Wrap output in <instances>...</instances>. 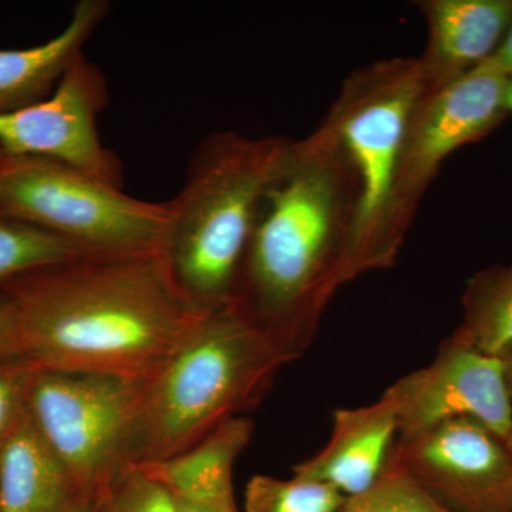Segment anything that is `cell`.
<instances>
[{
    "label": "cell",
    "mask_w": 512,
    "mask_h": 512,
    "mask_svg": "<svg viewBox=\"0 0 512 512\" xmlns=\"http://www.w3.org/2000/svg\"><path fill=\"white\" fill-rule=\"evenodd\" d=\"M12 305L9 353L39 370L147 382L211 309L192 305L164 254L79 256L0 284Z\"/></svg>",
    "instance_id": "6da1fadb"
},
{
    "label": "cell",
    "mask_w": 512,
    "mask_h": 512,
    "mask_svg": "<svg viewBox=\"0 0 512 512\" xmlns=\"http://www.w3.org/2000/svg\"><path fill=\"white\" fill-rule=\"evenodd\" d=\"M357 204L355 171L323 123L292 140L259 204L234 302L299 355L335 293L352 282Z\"/></svg>",
    "instance_id": "7a4b0ae2"
},
{
    "label": "cell",
    "mask_w": 512,
    "mask_h": 512,
    "mask_svg": "<svg viewBox=\"0 0 512 512\" xmlns=\"http://www.w3.org/2000/svg\"><path fill=\"white\" fill-rule=\"evenodd\" d=\"M299 355L235 302L211 309L183 348L144 383L133 464L177 456L261 402Z\"/></svg>",
    "instance_id": "3957f363"
},
{
    "label": "cell",
    "mask_w": 512,
    "mask_h": 512,
    "mask_svg": "<svg viewBox=\"0 0 512 512\" xmlns=\"http://www.w3.org/2000/svg\"><path fill=\"white\" fill-rule=\"evenodd\" d=\"M291 144V138L218 131L194 151L183 188L170 201L164 256L197 308L234 302L259 204Z\"/></svg>",
    "instance_id": "277c9868"
},
{
    "label": "cell",
    "mask_w": 512,
    "mask_h": 512,
    "mask_svg": "<svg viewBox=\"0 0 512 512\" xmlns=\"http://www.w3.org/2000/svg\"><path fill=\"white\" fill-rule=\"evenodd\" d=\"M430 87L419 57L377 60L350 74L323 120L348 156L359 185L350 281L396 264L387 245L394 178L413 111Z\"/></svg>",
    "instance_id": "5b68a950"
},
{
    "label": "cell",
    "mask_w": 512,
    "mask_h": 512,
    "mask_svg": "<svg viewBox=\"0 0 512 512\" xmlns=\"http://www.w3.org/2000/svg\"><path fill=\"white\" fill-rule=\"evenodd\" d=\"M0 214L50 232L94 256L164 254L170 201L121 188L39 157L0 160Z\"/></svg>",
    "instance_id": "8992f818"
},
{
    "label": "cell",
    "mask_w": 512,
    "mask_h": 512,
    "mask_svg": "<svg viewBox=\"0 0 512 512\" xmlns=\"http://www.w3.org/2000/svg\"><path fill=\"white\" fill-rule=\"evenodd\" d=\"M144 383L103 373L36 370L28 410L77 493L94 497L133 464Z\"/></svg>",
    "instance_id": "52a82bcc"
},
{
    "label": "cell",
    "mask_w": 512,
    "mask_h": 512,
    "mask_svg": "<svg viewBox=\"0 0 512 512\" xmlns=\"http://www.w3.org/2000/svg\"><path fill=\"white\" fill-rule=\"evenodd\" d=\"M505 79L484 63L453 82L430 87L417 103L404 137L387 217V245L394 258L444 160L458 148L483 140L508 116Z\"/></svg>",
    "instance_id": "ba28073f"
},
{
    "label": "cell",
    "mask_w": 512,
    "mask_h": 512,
    "mask_svg": "<svg viewBox=\"0 0 512 512\" xmlns=\"http://www.w3.org/2000/svg\"><path fill=\"white\" fill-rule=\"evenodd\" d=\"M107 103L106 77L82 53L45 99L0 114V151L3 156L56 161L121 188L123 164L103 146L97 130Z\"/></svg>",
    "instance_id": "9c48e42d"
},
{
    "label": "cell",
    "mask_w": 512,
    "mask_h": 512,
    "mask_svg": "<svg viewBox=\"0 0 512 512\" xmlns=\"http://www.w3.org/2000/svg\"><path fill=\"white\" fill-rule=\"evenodd\" d=\"M396 414L397 439L456 419H473L507 441L512 410L501 357L471 348L456 336L430 365L397 380L383 394Z\"/></svg>",
    "instance_id": "30bf717a"
},
{
    "label": "cell",
    "mask_w": 512,
    "mask_h": 512,
    "mask_svg": "<svg viewBox=\"0 0 512 512\" xmlns=\"http://www.w3.org/2000/svg\"><path fill=\"white\" fill-rule=\"evenodd\" d=\"M390 458L451 512H512L507 441L473 419L396 440Z\"/></svg>",
    "instance_id": "8fae6325"
},
{
    "label": "cell",
    "mask_w": 512,
    "mask_h": 512,
    "mask_svg": "<svg viewBox=\"0 0 512 512\" xmlns=\"http://www.w3.org/2000/svg\"><path fill=\"white\" fill-rule=\"evenodd\" d=\"M427 45L419 57L431 86L487 62L512 23V0H419Z\"/></svg>",
    "instance_id": "7c38bea8"
},
{
    "label": "cell",
    "mask_w": 512,
    "mask_h": 512,
    "mask_svg": "<svg viewBox=\"0 0 512 512\" xmlns=\"http://www.w3.org/2000/svg\"><path fill=\"white\" fill-rule=\"evenodd\" d=\"M399 434L396 414L384 397L333 413L328 444L296 464L293 476L320 481L345 497L365 493L382 476Z\"/></svg>",
    "instance_id": "4fadbf2b"
},
{
    "label": "cell",
    "mask_w": 512,
    "mask_h": 512,
    "mask_svg": "<svg viewBox=\"0 0 512 512\" xmlns=\"http://www.w3.org/2000/svg\"><path fill=\"white\" fill-rule=\"evenodd\" d=\"M252 431L251 421L234 417L183 453L136 466L163 485L177 501L238 512L232 491V468L248 446Z\"/></svg>",
    "instance_id": "5bb4252c"
},
{
    "label": "cell",
    "mask_w": 512,
    "mask_h": 512,
    "mask_svg": "<svg viewBox=\"0 0 512 512\" xmlns=\"http://www.w3.org/2000/svg\"><path fill=\"white\" fill-rule=\"evenodd\" d=\"M110 8L106 0H82L59 35L28 49L0 50V114L49 96Z\"/></svg>",
    "instance_id": "9a60e30c"
},
{
    "label": "cell",
    "mask_w": 512,
    "mask_h": 512,
    "mask_svg": "<svg viewBox=\"0 0 512 512\" xmlns=\"http://www.w3.org/2000/svg\"><path fill=\"white\" fill-rule=\"evenodd\" d=\"M79 494L29 410L0 444V512H57Z\"/></svg>",
    "instance_id": "2e32d148"
},
{
    "label": "cell",
    "mask_w": 512,
    "mask_h": 512,
    "mask_svg": "<svg viewBox=\"0 0 512 512\" xmlns=\"http://www.w3.org/2000/svg\"><path fill=\"white\" fill-rule=\"evenodd\" d=\"M453 336L491 356L512 348V264L491 266L468 281L463 322Z\"/></svg>",
    "instance_id": "e0dca14e"
},
{
    "label": "cell",
    "mask_w": 512,
    "mask_h": 512,
    "mask_svg": "<svg viewBox=\"0 0 512 512\" xmlns=\"http://www.w3.org/2000/svg\"><path fill=\"white\" fill-rule=\"evenodd\" d=\"M87 255L66 239L0 214V284Z\"/></svg>",
    "instance_id": "ac0fdd59"
},
{
    "label": "cell",
    "mask_w": 512,
    "mask_h": 512,
    "mask_svg": "<svg viewBox=\"0 0 512 512\" xmlns=\"http://www.w3.org/2000/svg\"><path fill=\"white\" fill-rule=\"evenodd\" d=\"M346 497L320 481L256 476L245 490L247 512H339Z\"/></svg>",
    "instance_id": "d6986e66"
},
{
    "label": "cell",
    "mask_w": 512,
    "mask_h": 512,
    "mask_svg": "<svg viewBox=\"0 0 512 512\" xmlns=\"http://www.w3.org/2000/svg\"><path fill=\"white\" fill-rule=\"evenodd\" d=\"M339 512H451L389 456L382 476L365 493L346 497Z\"/></svg>",
    "instance_id": "ffe728a7"
},
{
    "label": "cell",
    "mask_w": 512,
    "mask_h": 512,
    "mask_svg": "<svg viewBox=\"0 0 512 512\" xmlns=\"http://www.w3.org/2000/svg\"><path fill=\"white\" fill-rule=\"evenodd\" d=\"M93 512H178V505L163 485L144 474L136 464H128L94 495Z\"/></svg>",
    "instance_id": "44dd1931"
},
{
    "label": "cell",
    "mask_w": 512,
    "mask_h": 512,
    "mask_svg": "<svg viewBox=\"0 0 512 512\" xmlns=\"http://www.w3.org/2000/svg\"><path fill=\"white\" fill-rule=\"evenodd\" d=\"M36 370L18 355H0V444L28 409L30 384Z\"/></svg>",
    "instance_id": "7402d4cb"
},
{
    "label": "cell",
    "mask_w": 512,
    "mask_h": 512,
    "mask_svg": "<svg viewBox=\"0 0 512 512\" xmlns=\"http://www.w3.org/2000/svg\"><path fill=\"white\" fill-rule=\"evenodd\" d=\"M504 77H512V23L493 56L485 62Z\"/></svg>",
    "instance_id": "603a6c76"
},
{
    "label": "cell",
    "mask_w": 512,
    "mask_h": 512,
    "mask_svg": "<svg viewBox=\"0 0 512 512\" xmlns=\"http://www.w3.org/2000/svg\"><path fill=\"white\" fill-rule=\"evenodd\" d=\"M12 322V305H10L8 296L0 292V355L9 353Z\"/></svg>",
    "instance_id": "cb8c5ba5"
},
{
    "label": "cell",
    "mask_w": 512,
    "mask_h": 512,
    "mask_svg": "<svg viewBox=\"0 0 512 512\" xmlns=\"http://www.w3.org/2000/svg\"><path fill=\"white\" fill-rule=\"evenodd\" d=\"M94 497L92 495L76 494L62 510L57 512H93Z\"/></svg>",
    "instance_id": "d4e9b609"
},
{
    "label": "cell",
    "mask_w": 512,
    "mask_h": 512,
    "mask_svg": "<svg viewBox=\"0 0 512 512\" xmlns=\"http://www.w3.org/2000/svg\"><path fill=\"white\" fill-rule=\"evenodd\" d=\"M501 360H503L504 365V373H505V382H507L508 394H510V402H511V410H512V348L507 350V352L503 353L500 356ZM508 448L512 453V426L510 431V436L507 439Z\"/></svg>",
    "instance_id": "484cf974"
},
{
    "label": "cell",
    "mask_w": 512,
    "mask_h": 512,
    "mask_svg": "<svg viewBox=\"0 0 512 512\" xmlns=\"http://www.w3.org/2000/svg\"><path fill=\"white\" fill-rule=\"evenodd\" d=\"M178 512H227L217 510V508L202 507V505L183 503V501H177Z\"/></svg>",
    "instance_id": "4316f807"
},
{
    "label": "cell",
    "mask_w": 512,
    "mask_h": 512,
    "mask_svg": "<svg viewBox=\"0 0 512 512\" xmlns=\"http://www.w3.org/2000/svg\"><path fill=\"white\" fill-rule=\"evenodd\" d=\"M504 107L508 114L512 113V77L505 79Z\"/></svg>",
    "instance_id": "83f0119b"
},
{
    "label": "cell",
    "mask_w": 512,
    "mask_h": 512,
    "mask_svg": "<svg viewBox=\"0 0 512 512\" xmlns=\"http://www.w3.org/2000/svg\"><path fill=\"white\" fill-rule=\"evenodd\" d=\"M3 154L2 151H0V160H2Z\"/></svg>",
    "instance_id": "f1b7e54d"
}]
</instances>
